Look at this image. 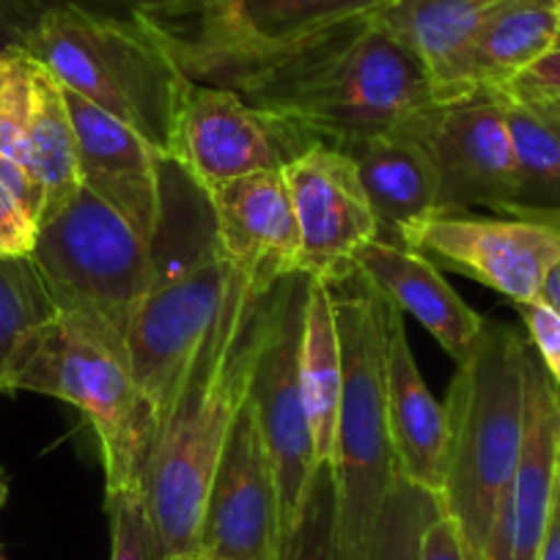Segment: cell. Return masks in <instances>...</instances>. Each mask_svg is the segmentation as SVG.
<instances>
[{"instance_id": "1", "label": "cell", "mask_w": 560, "mask_h": 560, "mask_svg": "<svg viewBox=\"0 0 560 560\" xmlns=\"http://www.w3.org/2000/svg\"><path fill=\"white\" fill-rule=\"evenodd\" d=\"M187 78L234 89L316 143L396 129L438 105L427 69L376 18L280 47L196 58Z\"/></svg>"}, {"instance_id": "33", "label": "cell", "mask_w": 560, "mask_h": 560, "mask_svg": "<svg viewBox=\"0 0 560 560\" xmlns=\"http://www.w3.org/2000/svg\"><path fill=\"white\" fill-rule=\"evenodd\" d=\"M45 9L36 0H0V52L28 50L31 34Z\"/></svg>"}, {"instance_id": "35", "label": "cell", "mask_w": 560, "mask_h": 560, "mask_svg": "<svg viewBox=\"0 0 560 560\" xmlns=\"http://www.w3.org/2000/svg\"><path fill=\"white\" fill-rule=\"evenodd\" d=\"M420 560H467L456 525L445 514H440L423 533Z\"/></svg>"}, {"instance_id": "3", "label": "cell", "mask_w": 560, "mask_h": 560, "mask_svg": "<svg viewBox=\"0 0 560 560\" xmlns=\"http://www.w3.org/2000/svg\"><path fill=\"white\" fill-rule=\"evenodd\" d=\"M527 347L514 327L483 322L445 396L440 503L467 560H487L503 494L520 465L527 420Z\"/></svg>"}, {"instance_id": "31", "label": "cell", "mask_w": 560, "mask_h": 560, "mask_svg": "<svg viewBox=\"0 0 560 560\" xmlns=\"http://www.w3.org/2000/svg\"><path fill=\"white\" fill-rule=\"evenodd\" d=\"M42 9L50 7H78L89 12L110 14V18L135 20L147 28L163 31L174 28L187 18H201L214 0H36Z\"/></svg>"}, {"instance_id": "41", "label": "cell", "mask_w": 560, "mask_h": 560, "mask_svg": "<svg viewBox=\"0 0 560 560\" xmlns=\"http://www.w3.org/2000/svg\"><path fill=\"white\" fill-rule=\"evenodd\" d=\"M558 45H560V36H558Z\"/></svg>"}, {"instance_id": "18", "label": "cell", "mask_w": 560, "mask_h": 560, "mask_svg": "<svg viewBox=\"0 0 560 560\" xmlns=\"http://www.w3.org/2000/svg\"><path fill=\"white\" fill-rule=\"evenodd\" d=\"M352 267L404 316H415L456 365L470 358L487 319L456 294L432 258L380 234L360 247Z\"/></svg>"}, {"instance_id": "6", "label": "cell", "mask_w": 560, "mask_h": 560, "mask_svg": "<svg viewBox=\"0 0 560 560\" xmlns=\"http://www.w3.org/2000/svg\"><path fill=\"white\" fill-rule=\"evenodd\" d=\"M330 294L343 360L330 459L338 527L347 560H369L382 505L398 478L387 420L382 319L376 292L358 272L330 283Z\"/></svg>"}, {"instance_id": "23", "label": "cell", "mask_w": 560, "mask_h": 560, "mask_svg": "<svg viewBox=\"0 0 560 560\" xmlns=\"http://www.w3.org/2000/svg\"><path fill=\"white\" fill-rule=\"evenodd\" d=\"M558 0H500L470 47V78L478 91L514 83L558 45Z\"/></svg>"}, {"instance_id": "30", "label": "cell", "mask_w": 560, "mask_h": 560, "mask_svg": "<svg viewBox=\"0 0 560 560\" xmlns=\"http://www.w3.org/2000/svg\"><path fill=\"white\" fill-rule=\"evenodd\" d=\"M105 509L110 520V560H158L143 489L105 492Z\"/></svg>"}, {"instance_id": "14", "label": "cell", "mask_w": 560, "mask_h": 560, "mask_svg": "<svg viewBox=\"0 0 560 560\" xmlns=\"http://www.w3.org/2000/svg\"><path fill=\"white\" fill-rule=\"evenodd\" d=\"M283 174L303 242L300 272L327 287L349 278L360 247L380 236V220L354 163L330 143H314Z\"/></svg>"}, {"instance_id": "27", "label": "cell", "mask_w": 560, "mask_h": 560, "mask_svg": "<svg viewBox=\"0 0 560 560\" xmlns=\"http://www.w3.org/2000/svg\"><path fill=\"white\" fill-rule=\"evenodd\" d=\"M280 560H347L341 527H338L336 481H332L330 462H322L316 470L303 511L289 536L283 538Z\"/></svg>"}, {"instance_id": "16", "label": "cell", "mask_w": 560, "mask_h": 560, "mask_svg": "<svg viewBox=\"0 0 560 560\" xmlns=\"http://www.w3.org/2000/svg\"><path fill=\"white\" fill-rule=\"evenodd\" d=\"M212 212V240L234 272L275 287L300 272L303 242L283 168L258 171L201 192Z\"/></svg>"}, {"instance_id": "7", "label": "cell", "mask_w": 560, "mask_h": 560, "mask_svg": "<svg viewBox=\"0 0 560 560\" xmlns=\"http://www.w3.org/2000/svg\"><path fill=\"white\" fill-rule=\"evenodd\" d=\"M31 261L58 314L91 316L124 338L160 278L152 242L85 187L42 220Z\"/></svg>"}, {"instance_id": "21", "label": "cell", "mask_w": 560, "mask_h": 560, "mask_svg": "<svg viewBox=\"0 0 560 560\" xmlns=\"http://www.w3.org/2000/svg\"><path fill=\"white\" fill-rule=\"evenodd\" d=\"M336 149H341L358 168L365 196L380 220V234L390 231L393 240H398L409 225L440 214L438 174L412 121L343 140Z\"/></svg>"}, {"instance_id": "40", "label": "cell", "mask_w": 560, "mask_h": 560, "mask_svg": "<svg viewBox=\"0 0 560 560\" xmlns=\"http://www.w3.org/2000/svg\"><path fill=\"white\" fill-rule=\"evenodd\" d=\"M558 25H560V0H558Z\"/></svg>"}, {"instance_id": "22", "label": "cell", "mask_w": 560, "mask_h": 560, "mask_svg": "<svg viewBox=\"0 0 560 560\" xmlns=\"http://www.w3.org/2000/svg\"><path fill=\"white\" fill-rule=\"evenodd\" d=\"M503 105L520 168L514 218L560 225V96L494 91Z\"/></svg>"}, {"instance_id": "2", "label": "cell", "mask_w": 560, "mask_h": 560, "mask_svg": "<svg viewBox=\"0 0 560 560\" xmlns=\"http://www.w3.org/2000/svg\"><path fill=\"white\" fill-rule=\"evenodd\" d=\"M272 294L275 287L264 289L234 272L229 298L160 427L143 476L158 560L201 555L209 487L236 415L250 398Z\"/></svg>"}, {"instance_id": "11", "label": "cell", "mask_w": 560, "mask_h": 560, "mask_svg": "<svg viewBox=\"0 0 560 560\" xmlns=\"http://www.w3.org/2000/svg\"><path fill=\"white\" fill-rule=\"evenodd\" d=\"M440 185V214H467L478 207L514 218L520 168L503 105L494 91L429 107L412 118Z\"/></svg>"}, {"instance_id": "20", "label": "cell", "mask_w": 560, "mask_h": 560, "mask_svg": "<svg viewBox=\"0 0 560 560\" xmlns=\"http://www.w3.org/2000/svg\"><path fill=\"white\" fill-rule=\"evenodd\" d=\"M500 0H393L376 14L427 69L438 105L476 94L470 47L487 14Z\"/></svg>"}, {"instance_id": "34", "label": "cell", "mask_w": 560, "mask_h": 560, "mask_svg": "<svg viewBox=\"0 0 560 560\" xmlns=\"http://www.w3.org/2000/svg\"><path fill=\"white\" fill-rule=\"evenodd\" d=\"M509 91L516 94H533V96H560V45H555L547 56L538 58L533 67H527Z\"/></svg>"}, {"instance_id": "29", "label": "cell", "mask_w": 560, "mask_h": 560, "mask_svg": "<svg viewBox=\"0 0 560 560\" xmlns=\"http://www.w3.org/2000/svg\"><path fill=\"white\" fill-rule=\"evenodd\" d=\"M45 196L23 163L0 154V258L31 256Z\"/></svg>"}, {"instance_id": "26", "label": "cell", "mask_w": 560, "mask_h": 560, "mask_svg": "<svg viewBox=\"0 0 560 560\" xmlns=\"http://www.w3.org/2000/svg\"><path fill=\"white\" fill-rule=\"evenodd\" d=\"M440 514V494L398 476L382 505L369 560H420L423 533Z\"/></svg>"}, {"instance_id": "24", "label": "cell", "mask_w": 560, "mask_h": 560, "mask_svg": "<svg viewBox=\"0 0 560 560\" xmlns=\"http://www.w3.org/2000/svg\"><path fill=\"white\" fill-rule=\"evenodd\" d=\"M300 374H303L305 407H308L311 429H314L316 456L319 462H330L332 445H336L338 407H341L343 360L330 287L316 278L308 280Z\"/></svg>"}, {"instance_id": "36", "label": "cell", "mask_w": 560, "mask_h": 560, "mask_svg": "<svg viewBox=\"0 0 560 560\" xmlns=\"http://www.w3.org/2000/svg\"><path fill=\"white\" fill-rule=\"evenodd\" d=\"M538 560H560V476L558 487H555V503L552 514H549L547 533H544L541 552H538Z\"/></svg>"}, {"instance_id": "4", "label": "cell", "mask_w": 560, "mask_h": 560, "mask_svg": "<svg viewBox=\"0 0 560 560\" xmlns=\"http://www.w3.org/2000/svg\"><path fill=\"white\" fill-rule=\"evenodd\" d=\"M28 52L63 89L132 127L168 160L187 78L154 31L78 7L42 12Z\"/></svg>"}, {"instance_id": "10", "label": "cell", "mask_w": 560, "mask_h": 560, "mask_svg": "<svg viewBox=\"0 0 560 560\" xmlns=\"http://www.w3.org/2000/svg\"><path fill=\"white\" fill-rule=\"evenodd\" d=\"M316 140L250 105L234 89L190 80L176 113L168 163L201 192L225 182L287 168Z\"/></svg>"}, {"instance_id": "17", "label": "cell", "mask_w": 560, "mask_h": 560, "mask_svg": "<svg viewBox=\"0 0 560 560\" xmlns=\"http://www.w3.org/2000/svg\"><path fill=\"white\" fill-rule=\"evenodd\" d=\"M560 476V387L527 347V420L520 465L503 494L487 560H538Z\"/></svg>"}, {"instance_id": "15", "label": "cell", "mask_w": 560, "mask_h": 560, "mask_svg": "<svg viewBox=\"0 0 560 560\" xmlns=\"http://www.w3.org/2000/svg\"><path fill=\"white\" fill-rule=\"evenodd\" d=\"M63 100L72 118L83 187L121 214L143 240L158 245L165 223L163 168L168 160L143 135L74 91L63 89Z\"/></svg>"}, {"instance_id": "13", "label": "cell", "mask_w": 560, "mask_h": 560, "mask_svg": "<svg viewBox=\"0 0 560 560\" xmlns=\"http://www.w3.org/2000/svg\"><path fill=\"white\" fill-rule=\"evenodd\" d=\"M280 547L278 483L247 398L209 487L201 555L207 560H280Z\"/></svg>"}, {"instance_id": "39", "label": "cell", "mask_w": 560, "mask_h": 560, "mask_svg": "<svg viewBox=\"0 0 560 560\" xmlns=\"http://www.w3.org/2000/svg\"><path fill=\"white\" fill-rule=\"evenodd\" d=\"M174 560H207L203 555H187V558H174Z\"/></svg>"}, {"instance_id": "25", "label": "cell", "mask_w": 560, "mask_h": 560, "mask_svg": "<svg viewBox=\"0 0 560 560\" xmlns=\"http://www.w3.org/2000/svg\"><path fill=\"white\" fill-rule=\"evenodd\" d=\"M56 316V303L31 256L0 258V393H12L31 343Z\"/></svg>"}, {"instance_id": "32", "label": "cell", "mask_w": 560, "mask_h": 560, "mask_svg": "<svg viewBox=\"0 0 560 560\" xmlns=\"http://www.w3.org/2000/svg\"><path fill=\"white\" fill-rule=\"evenodd\" d=\"M516 311H520L522 322L527 327V341L533 343L538 360L549 371L555 385L560 387V316L549 305H544L541 300L520 303Z\"/></svg>"}, {"instance_id": "19", "label": "cell", "mask_w": 560, "mask_h": 560, "mask_svg": "<svg viewBox=\"0 0 560 560\" xmlns=\"http://www.w3.org/2000/svg\"><path fill=\"white\" fill-rule=\"evenodd\" d=\"M376 305H380L382 319L387 420H390L396 472L415 487L440 494L445 456V407L432 396L420 376L401 311L380 292H376Z\"/></svg>"}, {"instance_id": "12", "label": "cell", "mask_w": 560, "mask_h": 560, "mask_svg": "<svg viewBox=\"0 0 560 560\" xmlns=\"http://www.w3.org/2000/svg\"><path fill=\"white\" fill-rule=\"evenodd\" d=\"M398 242L514 305L538 300L544 278L560 258V225L530 218L434 214L409 225Z\"/></svg>"}, {"instance_id": "37", "label": "cell", "mask_w": 560, "mask_h": 560, "mask_svg": "<svg viewBox=\"0 0 560 560\" xmlns=\"http://www.w3.org/2000/svg\"><path fill=\"white\" fill-rule=\"evenodd\" d=\"M538 300H541L544 305H549V308L560 316V258L558 264L549 269L547 278H544V287L541 292H538Z\"/></svg>"}, {"instance_id": "38", "label": "cell", "mask_w": 560, "mask_h": 560, "mask_svg": "<svg viewBox=\"0 0 560 560\" xmlns=\"http://www.w3.org/2000/svg\"><path fill=\"white\" fill-rule=\"evenodd\" d=\"M7 498H9V478L7 472L0 470V511H3V505H7Z\"/></svg>"}, {"instance_id": "8", "label": "cell", "mask_w": 560, "mask_h": 560, "mask_svg": "<svg viewBox=\"0 0 560 560\" xmlns=\"http://www.w3.org/2000/svg\"><path fill=\"white\" fill-rule=\"evenodd\" d=\"M231 280L234 269L220 256L214 240H209V245L171 272L160 267L158 283L129 325V363L158 432L229 298Z\"/></svg>"}, {"instance_id": "28", "label": "cell", "mask_w": 560, "mask_h": 560, "mask_svg": "<svg viewBox=\"0 0 560 560\" xmlns=\"http://www.w3.org/2000/svg\"><path fill=\"white\" fill-rule=\"evenodd\" d=\"M45 63L25 47L0 52V154L25 160V143L34 121L36 96Z\"/></svg>"}, {"instance_id": "9", "label": "cell", "mask_w": 560, "mask_h": 560, "mask_svg": "<svg viewBox=\"0 0 560 560\" xmlns=\"http://www.w3.org/2000/svg\"><path fill=\"white\" fill-rule=\"evenodd\" d=\"M308 280L305 272H292L275 283L272 316L250 385V404L278 483L283 538L298 522L305 494L322 465L300 374Z\"/></svg>"}, {"instance_id": "5", "label": "cell", "mask_w": 560, "mask_h": 560, "mask_svg": "<svg viewBox=\"0 0 560 560\" xmlns=\"http://www.w3.org/2000/svg\"><path fill=\"white\" fill-rule=\"evenodd\" d=\"M14 390L61 398L89 418L105 492L143 489L158 427L135 382L121 332L91 316L58 314L31 343L12 380Z\"/></svg>"}]
</instances>
